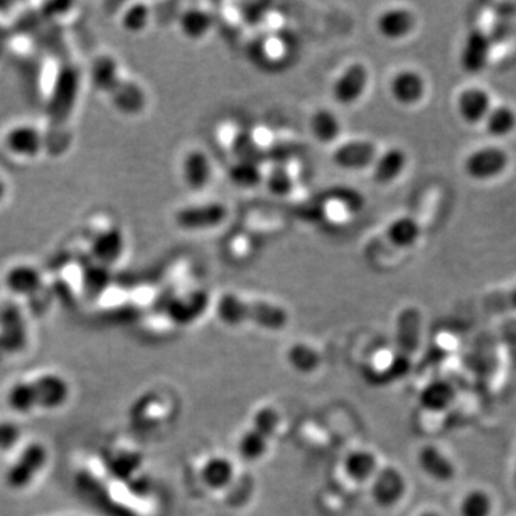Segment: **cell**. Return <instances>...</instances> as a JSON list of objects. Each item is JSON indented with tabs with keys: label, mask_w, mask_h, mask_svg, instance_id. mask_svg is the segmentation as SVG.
I'll return each mask as SVG.
<instances>
[{
	"label": "cell",
	"mask_w": 516,
	"mask_h": 516,
	"mask_svg": "<svg viewBox=\"0 0 516 516\" xmlns=\"http://www.w3.org/2000/svg\"><path fill=\"white\" fill-rule=\"evenodd\" d=\"M217 314L224 323L230 326L250 323L267 330H282L289 321L286 310L282 307L260 300L241 299L233 292L221 297Z\"/></svg>",
	"instance_id": "obj_1"
},
{
	"label": "cell",
	"mask_w": 516,
	"mask_h": 516,
	"mask_svg": "<svg viewBox=\"0 0 516 516\" xmlns=\"http://www.w3.org/2000/svg\"><path fill=\"white\" fill-rule=\"evenodd\" d=\"M69 397L65 378L45 375L29 382H19L7 393V403L16 412L28 413L33 409H56Z\"/></svg>",
	"instance_id": "obj_2"
},
{
	"label": "cell",
	"mask_w": 516,
	"mask_h": 516,
	"mask_svg": "<svg viewBox=\"0 0 516 516\" xmlns=\"http://www.w3.org/2000/svg\"><path fill=\"white\" fill-rule=\"evenodd\" d=\"M422 333V314L415 307L400 311L396 323V344L397 358L393 361V368L397 375H405L409 370L410 356L417 350Z\"/></svg>",
	"instance_id": "obj_3"
},
{
	"label": "cell",
	"mask_w": 516,
	"mask_h": 516,
	"mask_svg": "<svg viewBox=\"0 0 516 516\" xmlns=\"http://www.w3.org/2000/svg\"><path fill=\"white\" fill-rule=\"evenodd\" d=\"M510 164V154L505 149L496 145H488L472 151L464 158L463 171L468 178L485 183L502 176Z\"/></svg>",
	"instance_id": "obj_4"
},
{
	"label": "cell",
	"mask_w": 516,
	"mask_h": 516,
	"mask_svg": "<svg viewBox=\"0 0 516 516\" xmlns=\"http://www.w3.org/2000/svg\"><path fill=\"white\" fill-rule=\"evenodd\" d=\"M48 462V451L41 444H31L17 461L7 469L5 475L6 485L14 491L28 488L33 479L39 475V472L43 469Z\"/></svg>",
	"instance_id": "obj_5"
},
{
	"label": "cell",
	"mask_w": 516,
	"mask_h": 516,
	"mask_svg": "<svg viewBox=\"0 0 516 516\" xmlns=\"http://www.w3.org/2000/svg\"><path fill=\"white\" fill-rule=\"evenodd\" d=\"M227 206L221 203L201 204L184 206L177 211L176 220L179 228L186 231L210 230L227 220Z\"/></svg>",
	"instance_id": "obj_6"
},
{
	"label": "cell",
	"mask_w": 516,
	"mask_h": 516,
	"mask_svg": "<svg viewBox=\"0 0 516 516\" xmlns=\"http://www.w3.org/2000/svg\"><path fill=\"white\" fill-rule=\"evenodd\" d=\"M492 52V42L486 32L482 29H472L463 42L461 52V66L464 72L476 75L488 66Z\"/></svg>",
	"instance_id": "obj_7"
},
{
	"label": "cell",
	"mask_w": 516,
	"mask_h": 516,
	"mask_svg": "<svg viewBox=\"0 0 516 516\" xmlns=\"http://www.w3.org/2000/svg\"><path fill=\"white\" fill-rule=\"evenodd\" d=\"M368 71L363 63H351L344 69L333 86V97L341 105H351L365 95Z\"/></svg>",
	"instance_id": "obj_8"
},
{
	"label": "cell",
	"mask_w": 516,
	"mask_h": 516,
	"mask_svg": "<svg viewBox=\"0 0 516 516\" xmlns=\"http://www.w3.org/2000/svg\"><path fill=\"white\" fill-rule=\"evenodd\" d=\"M7 151L19 158H34L43 148V137L33 125H14L5 135Z\"/></svg>",
	"instance_id": "obj_9"
},
{
	"label": "cell",
	"mask_w": 516,
	"mask_h": 516,
	"mask_svg": "<svg viewBox=\"0 0 516 516\" xmlns=\"http://www.w3.org/2000/svg\"><path fill=\"white\" fill-rule=\"evenodd\" d=\"M377 157V147L375 142L358 139L340 145L334 151L333 161L340 168L365 169L372 167Z\"/></svg>",
	"instance_id": "obj_10"
},
{
	"label": "cell",
	"mask_w": 516,
	"mask_h": 516,
	"mask_svg": "<svg viewBox=\"0 0 516 516\" xmlns=\"http://www.w3.org/2000/svg\"><path fill=\"white\" fill-rule=\"evenodd\" d=\"M492 98L485 90L472 86L459 93L456 110L459 117L469 125L483 124L489 110H492Z\"/></svg>",
	"instance_id": "obj_11"
},
{
	"label": "cell",
	"mask_w": 516,
	"mask_h": 516,
	"mask_svg": "<svg viewBox=\"0 0 516 516\" xmlns=\"http://www.w3.org/2000/svg\"><path fill=\"white\" fill-rule=\"evenodd\" d=\"M125 247L127 241L124 233L120 228L110 227L100 231L93 237L91 243V254L95 258V263L110 267L124 255Z\"/></svg>",
	"instance_id": "obj_12"
},
{
	"label": "cell",
	"mask_w": 516,
	"mask_h": 516,
	"mask_svg": "<svg viewBox=\"0 0 516 516\" xmlns=\"http://www.w3.org/2000/svg\"><path fill=\"white\" fill-rule=\"evenodd\" d=\"M390 92L395 100L402 105H416L424 100L425 93H426V82L419 72L406 69L393 78L390 83Z\"/></svg>",
	"instance_id": "obj_13"
},
{
	"label": "cell",
	"mask_w": 516,
	"mask_h": 516,
	"mask_svg": "<svg viewBox=\"0 0 516 516\" xmlns=\"http://www.w3.org/2000/svg\"><path fill=\"white\" fill-rule=\"evenodd\" d=\"M406 491V483L402 473L393 468H386L378 472L373 482L372 493L376 502L380 506H393L399 502Z\"/></svg>",
	"instance_id": "obj_14"
},
{
	"label": "cell",
	"mask_w": 516,
	"mask_h": 516,
	"mask_svg": "<svg viewBox=\"0 0 516 516\" xmlns=\"http://www.w3.org/2000/svg\"><path fill=\"white\" fill-rule=\"evenodd\" d=\"M417 462L422 471L430 478L439 482H449L456 475V469L451 459L436 446L427 444L422 447L417 454Z\"/></svg>",
	"instance_id": "obj_15"
},
{
	"label": "cell",
	"mask_w": 516,
	"mask_h": 516,
	"mask_svg": "<svg viewBox=\"0 0 516 516\" xmlns=\"http://www.w3.org/2000/svg\"><path fill=\"white\" fill-rule=\"evenodd\" d=\"M213 177V166L205 152L194 149L183 161V178L186 186L196 191L205 188Z\"/></svg>",
	"instance_id": "obj_16"
},
{
	"label": "cell",
	"mask_w": 516,
	"mask_h": 516,
	"mask_svg": "<svg viewBox=\"0 0 516 516\" xmlns=\"http://www.w3.org/2000/svg\"><path fill=\"white\" fill-rule=\"evenodd\" d=\"M415 24H416L415 14L407 9L397 7V9H390L380 14L377 19V31L383 38L399 41V39L406 38L407 34L415 29Z\"/></svg>",
	"instance_id": "obj_17"
},
{
	"label": "cell",
	"mask_w": 516,
	"mask_h": 516,
	"mask_svg": "<svg viewBox=\"0 0 516 516\" xmlns=\"http://www.w3.org/2000/svg\"><path fill=\"white\" fill-rule=\"evenodd\" d=\"M7 290L16 296H32L42 286V274L31 264H16L5 275Z\"/></svg>",
	"instance_id": "obj_18"
},
{
	"label": "cell",
	"mask_w": 516,
	"mask_h": 516,
	"mask_svg": "<svg viewBox=\"0 0 516 516\" xmlns=\"http://www.w3.org/2000/svg\"><path fill=\"white\" fill-rule=\"evenodd\" d=\"M406 166V152L400 148L387 149L382 155H378L377 159L373 164V179L382 186L393 183L402 176Z\"/></svg>",
	"instance_id": "obj_19"
},
{
	"label": "cell",
	"mask_w": 516,
	"mask_h": 516,
	"mask_svg": "<svg viewBox=\"0 0 516 516\" xmlns=\"http://www.w3.org/2000/svg\"><path fill=\"white\" fill-rule=\"evenodd\" d=\"M483 125L491 137H510L516 131V110L510 105H493Z\"/></svg>",
	"instance_id": "obj_20"
},
{
	"label": "cell",
	"mask_w": 516,
	"mask_h": 516,
	"mask_svg": "<svg viewBox=\"0 0 516 516\" xmlns=\"http://www.w3.org/2000/svg\"><path fill=\"white\" fill-rule=\"evenodd\" d=\"M110 95L114 98V105H117L118 110L127 114H137L144 110L145 102H147L144 90L131 81H127V82L120 81Z\"/></svg>",
	"instance_id": "obj_21"
},
{
	"label": "cell",
	"mask_w": 516,
	"mask_h": 516,
	"mask_svg": "<svg viewBox=\"0 0 516 516\" xmlns=\"http://www.w3.org/2000/svg\"><path fill=\"white\" fill-rule=\"evenodd\" d=\"M205 304V296L194 292V294H189L183 299H177L169 309V316H171L172 320H176V323H193L196 319L203 314Z\"/></svg>",
	"instance_id": "obj_22"
},
{
	"label": "cell",
	"mask_w": 516,
	"mask_h": 516,
	"mask_svg": "<svg viewBox=\"0 0 516 516\" xmlns=\"http://www.w3.org/2000/svg\"><path fill=\"white\" fill-rule=\"evenodd\" d=\"M314 137L323 144L336 141L341 132L340 120L329 110H319L310 120Z\"/></svg>",
	"instance_id": "obj_23"
},
{
	"label": "cell",
	"mask_w": 516,
	"mask_h": 516,
	"mask_svg": "<svg viewBox=\"0 0 516 516\" xmlns=\"http://www.w3.org/2000/svg\"><path fill=\"white\" fill-rule=\"evenodd\" d=\"M201 475H203L205 485L210 486L211 489H223L233 479L234 468H233V463L225 458H211L204 464Z\"/></svg>",
	"instance_id": "obj_24"
},
{
	"label": "cell",
	"mask_w": 516,
	"mask_h": 516,
	"mask_svg": "<svg viewBox=\"0 0 516 516\" xmlns=\"http://www.w3.org/2000/svg\"><path fill=\"white\" fill-rule=\"evenodd\" d=\"M420 237V225L416 220L402 217L387 228V238L396 247H412Z\"/></svg>",
	"instance_id": "obj_25"
},
{
	"label": "cell",
	"mask_w": 516,
	"mask_h": 516,
	"mask_svg": "<svg viewBox=\"0 0 516 516\" xmlns=\"http://www.w3.org/2000/svg\"><path fill=\"white\" fill-rule=\"evenodd\" d=\"M376 468H377V461H376L375 454L368 451L353 452V454H349L348 459L344 462L346 473L351 479L358 482L372 478L375 475Z\"/></svg>",
	"instance_id": "obj_26"
},
{
	"label": "cell",
	"mask_w": 516,
	"mask_h": 516,
	"mask_svg": "<svg viewBox=\"0 0 516 516\" xmlns=\"http://www.w3.org/2000/svg\"><path fill=\"white\" fill-rule=\"evenodd\" d=\"M211 17L200 9H189L179 17V28L189 39H201L211 28Z\"/></svg>",
	"instance_id": "obj_27"
},
{
	"label": "cell",
	"mask_w": 516,
	"mask_h": 516,
	"mask_svg": "<svg viewBox=\"0 0 516 516\" xmlns=\"http://www.w3.org/2000/svg\"><path fill=\"white\" fill-rule=\"evenodd\" d=\"M269 441L270 437L267 435L262 434L255 427H252L241 437L238 451H240L241 456L247 461H257L267 451Z\"/></svg>",
	"instance_id": "obj_28"
},
{
	"label": "cell",
	"mask_w": 516,
	"mask_h": 516,
	"mask_svg": "<svg viewBox=\"0 0 516 516\" xmlns=\"http://www.w3.org/2000/svg\"><path fill=\"white\" fill-rule=\"evenodd\" d=\"M228 177H230L231 183L241 186V188L257 186L264 178L258 164L247 161H238L237 164L231 167Z\"/></svg>",
	"instance_id": "obj_29"
},
{
	"label": "cell",
	"mask_w": 516,
	"mask_h": 516,
	"mask_svg": "<svg viewBox=\"0 0 516 516\" xmlns=\"http://www.w3.org/2000/svg\"><path fill=\"white\" fill-rule=\"evenodd\" d=\"M492 499L485 491H471L462 499L461 516H491L492 512Z\"/></svg>",
	"instance_id": "obj_30"
},
{
	"label": "cell",
	"mask_w": 516,
	"mask_h": 516,
	"mask_svg": "<svg viewBox=\"0 0 516 516\" xmlns=\"http://www.w3.org/2000/svg\"><path fill=\"white\" fill-rule=\"evenodd\" d=\"M454 399V389L444 382H435L427 386L420 396V402L430 410H441Z\"/></svg>",
	"instance_id": "obj_31"
},
{
	"label": "cell",
	"mask_w": 516,
	"mask_h": 516,
	"mask_svg": "<svg viewBox=\"0 0 516 516\" xmlns=\"http://www.w3.org/2000/svg\"><path fill=\"white\" fill-rule=\"evenodd\" d=\"M233 151L237 155L238 161L260 164V161L264 158V149L255 141L254 137L247 132H241L235 137L233 142Z\"/></svg>",
	"instance_id": "obj_32"
},
{
	"label": "cell",
	"mask_w": 516,
	"mask_h": 516,
	"mask_svg": "<svg viewBox=\"0 0 516 516\" xmlns=\"http://www.w3.org/2000/svg\"><path fill=\"white\" fill-rule=\"evenodd\" d=\"M289 361L290 365L299 372L310 373L316 370L317 366L320 363V358L314 349L310 348L307 344L300 343L290 349Z\"/></svg>",
	"instance_id": "obj_33"
},
{
	"label": "cell",
	"mask_w": 516,
	"mask_h": 516,
	"mask_svg": "<svg viewBox=\"0 0 516 516\" xmlns=\"http://www.w3.org/2000/svg\"><path fill=\"white\" fill-rule=\"evenodd\" d=\"M92 78L98 88L110 93L120 82L117 63L110 58H103L95 65L92 71Z\"/></svg>",
	"instance_id": "obj_34"
},
{
	"label": "cell",
	"mask_w": 516,
	"mask_h": 516,
	"mask_svg": "<svg viewBox=\"0 0 516 516\" xmlns=\"http://www.w3.org/2000/svg\"><path fill=\"white\" fill-rule=\"evenodd\" d=\"M149 16H151V12L147 5L135 4L124 12L120 24L129 33H139L148 26Z\"/></svg>",
	"instance_id": "obj_35"
},
{
	"label": "cell",
	"mask_w": 516,
	"mask_h": 516,
	"mask_svg": "<svg viewBox=\"0 0 516 516\" xmlns=\"http://www.w3.org/2000/svg\"><path fill=\"white\" fill-rule=\"evenodd\" d=\"M485 309L493 314L516 313V286L505 291H493L485 299Z\"/></svg>",
	"instance_id": "obj_36"
},
{
	"label": "cell",
	"mask_w": 516,
	"mask_h": 516,
	"mask_svg": "<svg viewBox=\"0 0 516 516\" xmlns=\"http://www.w3.org/2000/svg\"><path fill=\"white\" fill-rule=\"evenodd\" d=\"M265 183L269 186L274 196H287L291 193L292 186H294V179L289 169L284 166H277L269 172V176L265 178Z\"/></svg>",
	"instance_id": "obj_37"
},
{
	"label": "cell",
	"mask_w": 516,
	"mask_h": 516,
	"mask_svg": "<svg viewBox=\"0 0 516 516\" xmlns=\"http://www.w3.org/2000/svg\"><path fill=\"white\" fill-rule=\"evenodd\" d=\"M21 430L9 422H0V451H9L19 441Z\"/></svg>",
	"instance_id": "obj_38"
},
{
	"label": "cell",
	"mask_w": 516,
	"mask_h": 516,
	"mask_svg": "<svg viewBox=\"0 0 516 516\" xmlns=\"http://www.w3.org/2000/svg\"><path fill=\"white\" fill-rule=\"evenodd\" d=\"M6 183H5V179L0 177V203L4 201L5 196H6Z\"/></svg>",
	"instance_id": "obj_39"
},
{
	"label": "cell",
	"mask_w": 516,
	"mask_h": 516,
	"mask_svg": "<svg viewBox=\"0 0 516 516\" xmlns=\"http://www.w3.org/2000/svg\"><path fill=\"white\" fill-rule=\"evenodd\" d=\"M420 516H441V515H439V513H436V512H425V513H422V515H420Z\"/></svg>",
	"instance_id": "obj_40"
},
{
	"label": "cell",
	"mask_w": 516,
	"mask_h": 516,
	"mask_svg": "<svg viewBox=\"0 0 516 516\" xmlns=\"http://www.w3.org/2000/svg\"><path fill=\"white\" fill-rule=\"evenodd\" d=\"M513 486H515L516 489V466H515V472H513Z\"/></svg>",
	"instance_id": "obj_41"
}]
</instances>
